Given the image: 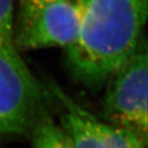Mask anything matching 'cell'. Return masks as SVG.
<instances>
[{
    "label": "cell",
    "instance_id": "1",
    "mask_svg": "<svg viewBox=\"0 0 148 148\" xmlns=\"http://www.w3.org/2000/svg\"><path fill=\"white\" fill-rule=\"evenodd\" d=\"M148 0H88L76 41L67 49L72 78L101 89L141 39Z\"/></svg>",
    "mask_w": 148,
    "mask_h": 148
},
{
    "label": "cell",
    "instance_id": "2",
    "mask_svg": "<svg viewBox=\"0 0 148 148\" xmlns=\"http://www.w3.org/2000/svg\"><path fill=\"white\" fill-rule=\"evenodd\" d=\"M18 51L14 43L0 45V136H29L57 100Z\"/></svg>",
    "mask_w": 148,
    "mask_h": 148
},
{
    "label": "cell",
    "instance_id": "3",
    "mask_svg": "<svg viewBox=\"0 0 148 148\" xmlns=\"http://www.w3.org/2000/svg\"><path fill=\"white\" fill-rule=\"evenodd\" d=\"M147 62L145 38L109 79L102 117L108 124L128 130L147 142Z\"/></svg>",
    "mask_w": 148,
    "mask_h": 148
},
{
    "label": "cell",
    "instance_id": "4",
    "mask_svg": "<svg viewBox=\"0 0 148 148\" xmlns=\"http://www.w3.org/2000/svg\"><path fill=\"white\" fill-rule=\"evenodd\" d=\"M88 0H59L41 6H23L14 44L17 50L51 47L68 48L76 41Z\"/></svg>",
    "mask_w": 148,
    "mask_h": 148
},
{
    "label": "cell",
    "instance_id": "5",
    "mask_svg": "<svg viewBox=\"0 0 148 148\" xmlns=\"http://www.w3.org/2000/svg\"><path fill=\"white\" fill-rule=\"evenodd\" d=\"M57 100L66 108L62 128L69 136L73 148H105L99 130V120L71 100L56 83L49 85Z\"/></svg>",
    "mask_w": 148,
    "mask_h": 148
},
{
    "label": "cell",
    "instance_id": "6",
    "mask_svg": "<svg viewBox=\"0 0 148 148\" xmlns=\"http://www.w3.org/2000/svg\"><path fill=\"white\" fill-rule=\"evenodd\" d=\"M29 136L32 148H73L67 133L50 116L40 120Z\"/></svg>",
    "mask_w": 148,
    "mask_h": 148
},
{
    "label": "cell",
    "instance_id": "7",
    "mask_svg": "<svg viewBox=\"0 0 148 148\" xmlns=\"http://www.w3.org/2000/svg\"><path fill=\"white\" fill-rule=\"evenodd\" d=\"M105 148H146V143L131 131L99 121Z\"/></svg>",
    "mask_w": 148,
    "mask_h": 148
},
{
    "label": "cell",
    "instance_id": "8",
    "mask_svg": "<svg viewBox=\"0 0 148 148\" xmlns=\"http://www.w3.org/2000/svg\"><path fill=\"white\" fill-rule=\"evenodd\" d=\"M14 0H0V45L14 43Z\"/></svg>",
    "mask_w": 148,
    "mask_h": 148
},
{
    "label": "cell",
    "instance_id": "9",
    "mask_svg": "<svg viewBox=\"0 0 148 148\" xmlns=\"http://www.w3.org/2000/svg\"><path fill=\"white\" fill-rule=\"evenodd\" d=\"M23 4V6H29V7H36L41 6L49 3H53L59 0H21Z\"/></svg>",
    "mask_w": 148,
    "mask_h": 148
}]
</instances>
